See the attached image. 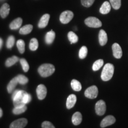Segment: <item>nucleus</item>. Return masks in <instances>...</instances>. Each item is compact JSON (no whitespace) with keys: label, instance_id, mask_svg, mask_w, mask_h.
Masks as SVG:
<instances>
[{"label":"nucleus","instance_id":"nucleus-1","mask_svg":"<svg viewBox=\"0 0 128 128\" xmlns=\"http://www.w3.org/2000/svg\"><path fill=\"white\" fill-rule=\"evenodd\" d=\"M55 68L52 64H44L38 68V72L42 77H48L54 73Z\"/></svg>","mask_w":128,"mask_h":128},{"label":"nucleus","instance_id":"nucleus-2","mask_svg":"<svg viewBox=\"0 0 128 128\" xmlns=\"http://www.w3.org/2000/svg\"><path fill=\"white\" fill-rule=\"evenodd\" d=\"M114 70V67L113 64L110 63L106 64L101 74V78L102 80L104 81H109L113 76Z\"/></svg>","mask_w":128,"mask_h":128},{"label":"nucleus","instance_id":"nucleus-3","mask_svg":"<svg viewBox=\"0 0 128 128\" xmlns=\"http://www.w3.org/2000/svg\"><path fill=\"white\" fill-rule=\"evenodd\" d=\"M85 24L88 27L92 28H98L102 27V23L101 21L96 17H88L84 21Z\"/></svg>","mask_w":128,"mask_h":128},{"label":"nucleus","instance_id":"nucleus-4","mask_svg":"<svg viewBox=\"0 0 128 128\" xmlns=\"http://www.w3.org/2000/svg\"><path fill=\"white\" fill-rule=\"evenodd\" d=\"M73 17V12L70 10H66L62 12L60 16V20L62 24H68L71 22Z\"/></svg>","mask_w":128,"mask_h":128},{"label":"nucleus","instance_id":"nucleus-5","mask_svg":"<svg viewBox=\"0 0 128 128\" xmlns=\"http://www.w3.org/2000/svg\"><path fill=\"white\" fill-rule=\"evenodd\" d=\"M98 88L96 87V86H92L88 87L85 91L84 92L85 96L90 99L96 98L97 97V96H98Z\"/></svg>","mask_w":128,"mask_h":128},{"label":"nucleus","instance_id":"nucleus-6","mask_svg":"<svg viewBox=\"0 0 128 128\" xmlns=\"http://www.w3.org/2000/svg\"><path fill=\"white\" fill-rule=\"evenodd\" d=\"M96 113L97 115L102 116L105 113L106 110V105L103 100H99L96 104L95 106Z\"/></svg>","mask_w":128,"mask_h":128},{"label":"nucleus","instance_id":"nucleus-7","mask_svg":"<svg viewBox=\"0 0 128 128\" xmlns=\"http://www.w3.org/2000/svg\"><path fill=\"white\" fill-rule=\"evenodd\" d=\"M28 120L25 118H22L16 120L11 124L10 128H24L28 124Z\"/></svg>","mask_w":128,"mask_h":128},{"label":"nucleus","instance_id":"nucleus-8","mask_svg":"<svg viewBox=\"0 0 128 128\" xmlns=\"http://www.w3.org/2000/svg\"><path fill=\"white\" fill-rule=\"evenodd\" d=\"M36 93L39 100H44L47 94V89L44 85L40 84L36 89Z\"/></svg>","mask_w":128,"mask_h":128},{"label":"nucleus","instance_id":"nucleus-9","mask_svg":"<svg viewBox=\"0 0 128 128\" xmlns=\"http://www.w3.org/2000/svg\"><path fill=\"white\" fill-rule=\"evenodd\" d=\"M115 122H116V119H115L114 117L109 115V116H106L102 120V121L101 122L100 126L102 128H106L107 126L114 124Z\"/></svg>","mask_w":128,"mask_h":128},{"label":"nucleus","instance_id":"nucleus-10","mask_svg":"<svg viewBox=\"0 0 128 128\" xmlns=\"http://www.w3.org/2000/svg\"><path fill=\"white\" fill-rule=\"evenodd\" d=\"M112 50H113V56L117 59L121 58L122 56V50L119 44L115 43L112 45Z\"/></svg>","mask_w":128,"mask_h":128},{"label":"nucleus","instance_id":"nucleus-11","mask_svg":"<svg viewBox=\"0 0 128 128\" xmlns=\"http://www.w3.org/2000/svg\"><path fill=\"white\" fill-rule=\"evenodd\" d=\"M49 18H50V16L49 14H44L40 19L39 24H38V27L40 28H46L48 26Z\"/></svg>","mask_w":128,"mask_h":128},{"label":"nucleus","instance_id":"nucleus-12","mask_svg":"<svg viewBox=\"0 0 128 128\" xmlns=\"http://www.w3.org/2000/svg\"><path fill=\"white\" fill-rule=\"evenodd\" d=\"M98 40L101 46H104L108 42V35L104 30H101L99 32Z\"/></svg>","mask_w":128,"mask_h":128},{"label":"nucleus","instance_id":"nucleus-13","mask_svg":"<svg viewBox=\"0 0 128 128\" xmlns=\"http://www.w3.org/2000/svg\"><path fill=\"white\" fill-rule=\"evenodd\" d=\"M76 97L74 94H71L68 96L66 100V108L68 109H70V108H72L74 105L76 104Z\"/></svg>","mask_w":128,"mask_h":128},{"label":"nucleus","instance_id":"nucleus-14","mask_svg":"<svg viewBox=\"0 0 128 128\" xmlns=\"http://www.w3.org/2000/svg\"><path fill=\"white\" fill-rule=\"evenodd\" d=\"M10 8V6L7 3H5L2 6V7L0 8V16L2 18H5L7 17L9 14Z\"/></svg>","mask_w":128,"mask_h":128},{"label":"nucleus","instance_id":"nucleus-15","mask_svg":"<svg viewBox=\"0 0 128 128\" xmlns=\"http://www.w3.org/2000/svg\"><path fill=\"white\" fill-rule=\"evenodd\" d=\"M82 114L80 112H76L74 114H73L72 117V122L74 125H78L81 123L82 122Z\"/></svg>","mask_w":128,"mask_h":128},{"label":"nucleus","instance_id":"nucleus-16","mask_svg":"<svg viewBox=\"0 0 128 128\" xmlns=\"http://www.w3.org/2000/svg\"><path fill=\"white\" fill-rule=\"evenodd\" d=\"M23 23V20L20 17L16 18L10 24V28L12 30H16L17 28H19L21 27V26Z\"/></svg>","mask_w":128,"mask_h":128},{"label":"nucleus","instance_id":"nucleus-17","mask_svg":"<svg viewBox=\"0 0 128 128\" xmlns=\"http://www.w3.org/2000/svg\"><path fill=\"white\" fill-rule=\"evenodd\" d=\"M110 10H111V5L108 1H105L100 8V12L102 14H106L110 12Z\"/></svg>","mask_w":128,"mask_h":128},{"label":"nucleus","instance_id":"nucleus-18","mask_svg":"<svg viewBox=\"0 0 128 128\" xmlns=\"http://www.w3.org/2000/svg\"><path fill=\"white\" fill-rule=\"evenodd\" d=\"M55 38V33L53 30H50V32L46 33L45 36V42L48 44H50L54 41Z\"/></svg>","mask_w":128,"mask_h":128},{"label":"nucleus","instance_id":"nucleus-19","mask_svg":"<svg viewBox=\"0 0 128 128\" xmlns=\"http://www.w3.org/2000/svg\"><path fill=\"white\" fill-rule=\"evenodd\" d=\"M18 82L17 81V77H14L13 79H12L10 81V82H9V84H8L7 86V90L8 92L9 93H12V92H13V90L15 88V87H16L17 84H18Z\"/></svg>","mask_w":128,"mask_h":128},{"label":"nucleus","instance_id":"nucleus-20","mask_svg":"<svg viewBox=\"0 0 128 128\" xmlns=\"http://www.w3.org/2000/svg\"><path fill=\"white\" fill-rule=\"evenodd\" d=\"M26 93V92L23 90H15L12 93V100H22L23 99L24 94ZM23 101V100H22Z\"/></svg>","mask_w":128,"mask_h":128},{"label":"nucleus","instance_id":"nucleus-21","mask_svg":"<svg viewBox=\"0 0 128 128\" xmlns=\"http://www.w3.org/2000/svg\"><path fill=\"white\" fill-rule=\"evenodd\" d=\"M33 30V26L31 24L26 25L22 27L20 29L19 33L21 34H28L32 32Z\"/></svg>","mask_w":128,"mask_h":128},{"label":"nucleus","instance_id":"nucleus-22","mask_svg":"<svg viewBox=\"0 0 128 128\" xmlns=\"http://www.w3.org/2000/svg\"><path fill=\"white\" fill-rule=\"evenodd\" d=\"M71 85L72 88L74 91H76V92H80V91L81 90V88H82V86H81V83L76 80H72Z\"/></svg>","mask_w":128,"mask_h":128},{"label":"nucleus","instance_id":"nucleus-23","mask_svg":"<svg viewBox=\"0 0 128 128\" xmlns=\"http://www.w3.org/2000/svg\"><path fill=\"white\" fill-rule=\"evenodd\" d=\"M18 58L16 56H13L8 58L6 62V66L7 67H10L14 65L16 62L18 61Z\"/></svg>","mask_w":128,"mask_h":128},{"label":"nucleus","instance_id":"nucleus-24","mask_svg":"<svg viewBox=\"0 0 128 128\" xmlns=\"http://www.w3.org/2000/svg\"><path fill=\"white\" fill-rule=\"evenodd\" d=\"M26 110L27 106L26 105L19 107H14V109L12 110V113H13L14 114H20L26 112Z\"/></svg>","mask_w":128,"mask_h":128},{"label":"nucleus","instance_id":"nucleus-25","mask_svg":"<svg viewBox=\"0 0 128 128\" xmlns=\"http://www.w3.org/2000/svg\"><path fill=\"white\" fill-rule=\"evenodd\" d=\"M68 38L71 44H76L78 41V38L76 33L73 32H70L68 34Z\"/></svg>","mask_w":128,"mask_h":128},{"label":"nucleus","instance_id":"nucleus-26","mask_svg":"<svg viewBox=\"0 0 128 128\" xmlns=\"http://www.w3.org/2000/svg\"><path fill=\"white\" fill-rule=\"evenodd\" d=\"M38 46H39V44H38V41L36 38H33L31 39L30 42L29 44V48L32 51L36 50L38 49Z\"/></svg>","mask_w":128,"mask_h":128},{"label":"nucleus","instance_id":"nucleus-27","mask_svg":"<svg viewBox=\"0 0 128 128\" xmlns=\"http://www.w3.org/2000/svg\"><path fill=\"white\" fill-rule=\"evenodd\" d=\"M104 64V60H98L94 62L92 65V70L94 71H97L102 68Z\"/></svg>","mask_w":128,"mask_h":128},{"label":"nucleus","instance_id":"nucleus-28","mask_svg":"<svg viewBox=\"0 0 128 128\" xmlns=\"http://www.w3.org/2000/svg\"><path fill=\"white\" fill-rule=\"evenodd\" d=\"M17 47L18 48L19 52L23 54L25 51V43L23 40L20 39L17 42Z\"/></svg>","mask_w":128,"mask_h":128},{"label":"nucleus","instance_id":"nucleus-29","mask_svg":"<svg viewBox=\"0 0 128 128\" xmlns=\"http://www.w3.org/2000/svg\"><path fill=\"white\" fill-rule=\"evenodd\" d=\"M88 53V49L86 46H82V48L80 49L79 52V57L80 59H84L87 56Z\"/></svg>","mask_w":128,"mask_h":128},{"label":"nucleus","instance_id":"nucleus-30","mask_svg":"<svg viewBox=\"0 0 128 128\" xmlns=\"http://www.w3.org/2000/svg\"><path fill=\"white\" fill-rule=\"evenodd\" d=\"M16 77H17V81H18V83L20 84L24 85L26 84H27L28 81V78L26 76H23V75H18V76H17Z\"/></svg>","mask_w":128,"mask_h":128},{"label":"nucleus","instance_id":"nucleus-31","mask_svg":"<svg viewBox=\"0 0 128 128\" xmlns=\"http://www.w3.org/2000/svg\"><path fill=\"white\" fill-rule=\"evenodd\" d=\"M20 62L23 71L26 72H27L28 71V70H29V65H28V61L25 59L22 58L20 59Z\"/></svg>","mask_w":128,"mask_h":128},{"label":"nucleus","instance_id":"nucleus-32","mask_svg":"<svg viewBox=\"0 0 128 128\" xmlns=\"http://www.w3.org/2000/svg\"><path fill=\"white\" fill-rule=\"evenodd\" d=\"M112 7L114 10H118L121 6V0H110Z\"/></svg>","mask_w":128,"mask_h":128},{"label":"nucleus","instance_id":"nucleus-33","mask_svg":"<svg viewBox=\"0 0 128 128\" xmlns=\"http://www.w3.org/2000/svg\"><path fill=\"white\" fill-rule=\"evenodd\" d=\"M15 43V38L13 36H10L7 41V48L11 49L14 46Z\"/></svg>","mask_w":128,"mask_h":128},{"label":"nucleus","instance_id":"nucleus-34","mask_svg":"<svg viewBox=\"0 0 128 128\" xmlns=\"http://www.w3.org/2000/svg\"><path fill=\"white\" fill-rule=\"evenodd\" d=\"M95 0H81V4L84 7H90L93 4Z\"/></svg>","mask_w":128,"mask_h":128},{"label":"nucleus","instance_id":"nucleus-35","mask_svg":"<svg viewBox=\"0 0 128 128\" xmlns=\"http://www.w3.org/2000/svg\"><path fill=\"white\" fill-rule=\"evenodd\" d=\"M31 99H32V97L31 96H30V94L26 92V93L24 94L22 100H23V103H24L25 104H26L28 103L30 101H31Z\"/></svg>","mask_w":128,"mask_h":128},{"label":"nucleus","instance_id":"nucleus-36","mask_svg":"<svg viewBox=\"0 0 128 128\" xmlns=\"http://www.w3.org/2000/svg\"><path fill=\"white\" fill-rule=\"evenodd\" d=\"M42 128H55L52 123L48 121L44 122L42 124Z\"/></svg>","mask_w":128,"mask_h":128},{"label":"nucleus","instance_id":"nucleus-37","mask_svg":"<svg viewBox=\"0 0 128 128\" xmlns=\"http://www.w3.org/2000/svg\"><path fill=\"white\" fill-rule=\"evenodd\" d=\"M2 44H3V41H2V40L1 39V38H0V49H1V48H2Z\"/></svg>","mask_w":128,"mask_h":128},{"label":"nucleus","instance_id":"nucleus-38","mask_svg":"<svg viewBox=\"0 0 128 128\" xmlns=\"http://www.w3.org/2000/svg\"><path fill=\"white\" fill-rule=\"evenodd\" d=\"M2 114H3V112H2V110L1 109V108H0V118H1V117L2 116Z\"/></svg>","mask_w":128,"mask_h":128}]
</instances>
